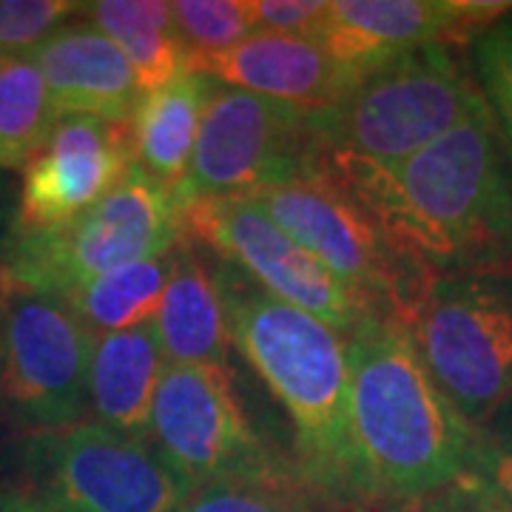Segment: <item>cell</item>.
Instances as JSON below:
<instances>
[{
    "label": "cell",
    "mask_w": 512,
    "mask_h": 512,
    "mask_svg": "<svg viewBox=\"0 0 512 512\" xmlns=\"http://www.w3.org/2000/svg\"><path fill=\"white\" fill-rule=\"evenodd\" d=\"M333 174L430 276L512 274V146L487 103L404 163Z\"/></svg>",
    "instance_id": "1"
},
{
    "label": "cell",
    "mask_w": 512,
    "mask_h": 512,
    "mask_svg": "<svg viewBox=\"0 0 512 512\" xmlns=\"http://www.w3.org/2000/svg\"><path fill=\"white\" fill-rule=\"evenodd\" d=\"M231 348L254 367L293 427V470L330 512H370L350 427L348 342L217 259Z\"/></svg>",
    "instance_id": "2"
},
{
    "label": "cell",
    "mask_w": 512,
    "mask_h": 512,
    "mask_svg": "<svg viewBox=\"0 0 512 512\" xmlns=\"http://www.w3.org/2000/svg\"><path fill=\"white\" fill-rule=\"evenodd\" d=\"M345 342L350 427L367 510H410L467 476L473 427L427 373L407 322L373 316Z\"/></svg>",
    "instance_id": "3"
},
{
    "label": "cell",
    "mask_w": 512,
    "mask_h": 512,
    "mask_svg": "<svg viewBox=\"0 0 512 512\" xmlns=\"http://www.w3.org/2000/svg\"><path fill=\"white\" fill-rule=\"evenodd\" d=\"M484 109L470 60L430 43L359 77L339 106L316 114L330 171L393 168Z\"/></svg>",
    "instance_id": "4"
},
{
    "label": "cell",
    "mask_w": 512,
    "mask_h": 512,
    "mask_svg": "<svg viewBox=\"0 0 512 512\" xmlns=\"http://www.w3.org/2000/svg\"><path fill=\"white\" fill-rule=\"evenodd\" d=\"M185 242L174 191L140 165L86 214L46 231L9 234L0 251V288L66 296L97 276L154 259Z\"/></svg>",
    "instance_id": "5"
},
{
    "label": "cell",
    "mask_w": 512,
    "mask_h": 512,
    "mask_svg": "<svg viewBox=\"0 0 512 512\" xmlns=\"http://www.w3.org/2000/svg\"><path fill=\"white\" fill-rule=\"evenodd\" d=\"M407 328L473 430L512 407V274L433 276Z\"/></svg>",
    "instance_id": "6"
},
{
    "label": "cell",
    "mask_w": 512,
    "mask_h": 512,
    "mask_svg": "<svg viewBox=\"0 0 512 512\" xmlns=\"http://www.w3.org/2000/svg\"><path fill=\"white\" fill-rule=\"evenodd\" d=\"M328 171L316 114L220 83L202 114L174 200L183 211L197 200L248 197L262 188L319 180Z\"/></svg>",
    "instance_id": "7"
},
{
    "label": "cell",
    "mask_w": 512,
    "mask_h": 512,
    "mask_svg": "<svg viewBox=\"0 0 512 512\" xmlns=\"http://www.w3.org/2000/svg\"><path fill=\"white\" fill-rule=\"evenodd\" d=\"M245 200L262 208L345 288L382 313L407 322L433 279L333 171L308 183L262 188Z\"/></svg>",
    "instance_id": "8"
},
{
    "label": "cell",
    "mask_w": 512,
    "mask_h": 512,
    "mask_svg": "<svg viewBox=\"0 0 512 512\" xmlns=\"http://www.w3.org/2000/svg\"><path fill=\"white\" fill-rule=\"evenodd\" d=\"M151 444L191 487L211 481L302 487L293 461L279 456L242 410L231 367H165L151 410Z\"/></svg>",
    "instance_id": "9"
},
{
    "label": "cell",
    "mask_w": 512,
    "mask_h": 512,
    "mask_svg": "<svg viewBox=\"0 0 512 512\" xmlns=\"http://www.w3.org/2000/svg\"><path fill=\"white\" fill-rule=\"evenodd\" d=\"M29 487L60 512H174L191 493L151 441L97 421L35 433L26 450Z\"/></svg>",
    "instance_id": "10"
},
{
    "label": "cell",
    "mask_w": 512,
    "mask_h": 512,
    "mask_svg": "<svg viewBox=\"0 0 512 512\" xmlns=\"http://www.w3.org/2000/svg\"><path fill=\"white\" fill-rule=\"evenodd\" d=\"M94 342L66 299L0 288V393L9 410L37 433L86 421Z\"/></svg>",
    "instance_id": "11"
},
{
    "label": "cell",
    "mask_w": 512,
    "mask_h": 512,
    "mask_svg": "<svg viewBox=\"0 0 512 512\" xmlns=\"http://www.w3.org/2000/svg\"><path fill=\"white\" fill-rule=\"evenodd\" d=\"M183 231L214 259L234 265L262 291L319 319L342 339L356 333L367 319L384 316L359 293L345 288L311 251L245 197L185 205Z\"/></svg>",
    "instance_id": "12"
},
{
    "label": "cell",
    "mask_w": 512,
    "mask_h": 512,
    "mask_svg": "<svg viewBox=\"0 0 512 512\" xmlns=\"http://www.w3.org/2000/svg\"><path fill=\"white\" fill-rule=\"evenodd\" d=\"M137 165L131 126L97 117H60L20 171L12 228L46 231L86 214Z\"/></svg>",
    "instance_id": "13"
},
{
    "label": "cell",
    "mask_w": 512,
    "mask_h": 512,
    "mask_svg": "<svg viewBox=\"0 0 512 512\" xmlns=\"http://www.w3.org/2000/svg\"><path fill=\"white\" fill-rule=\"evenodd\" d=\"M493 0H330L313 40L359 77L430 43L464 46L507 18Z\"/></svg>",
    "instance_id": "14"
},
{
    "label": "cell",
    "mask_w": 512,
    "mask_h": 512,
    "mask_svg": "<svg viewBox=\"0 0 512 512\" xmlns=\"http://www.w3.org/2000/svg\"><path fill=\"white\" fill-rule=\"evenodd\" d=\"M194 72L211 74L222 86L259 94L308 114H325L359 83L313 37L251 35Z\"/></svg>",
    "instance_id": "15"
},
{
    "label": "cell",
    "mask_w": 512,
    "mask_h": 512,
    "mask_svg": "<svg viewBox=\"0 0 512 512\" xmlns=\"http://www.w3.org/2000/svg\"><path fill=\"white\" fill-rule=\"evenodd\" d=\"M32 60L46 80L57 117L80 114L131 126L143 100L137 74L126 55L89 20L60 26L32 52Z\"/></svg>",
    "instance_id": "16"
},
{
    "label": "cell",
    "mask_w": 512,
    "mask_h": 512,
    "mask_svg": "<svg viewBox=\"0 0 512 512\" xmlns=\"http://www.w3.org/2000/svg\"><path fill=\"white\" fill-rule=\"evenodd\" d=\"M163 348L151 322L97 336L89 367V413L128 439L151 441V410L163 379Z\"/></svg>",
    "instance_id": "17"
},
{
    "label": "cell",
    "mask_w": 512,
    "mask_h": 512,
    "mask_svg": "<svg viewBox=\"0 0 512 512\" xmlns=\"http://www.w3.org/2000/svg\"><path fill=\"white\" fill-rule=\"evenodd\" d=\"M151 328L168 365L228 367L231 336L217 279V259L208 262L194 245H180L177 268L165 285Z\"/></svg>",
    "instance_id": "18"
},
{
    "label": "cell",
    "mask_w": 512,
    "mask_h": 512,
    "mask_svg": "<svg viewBox=\"0 0 512 512\" xmlns=\"http://www.w3.org/2000/svg\"><path fill=\"white\" fill-rule=\"evenodd\" d=\"M217 86L220 83L211 74L191 69L163 89L143 94L131 117L134 160L171 191L183 183L200 137L202 114Z\"/></svg>",
    "instance_id": "19"
},
{
    "label": "cell",
    "mask_w": 512,
    "mask_h": 512,
    "mask_svg": "<svg viewBox=\"0 0 512 512\" xmlns=\"http://www.w3.org/2000/svg\"><path fill=\"white\" fill-rule=\"evenodd\" d=\"M83 20L126 55L143 94L191 72V57L165 0H94L86 3Z\"/></svg>",
    "instance_id": "20"
},
{
    "label": "cell",
    "mask_w": 512,
    "mask_h": 512,
    "mask_svg": "<svg viewBox=\"0 0 512 512\" xmlns=\"http://www.w3.org/2000/svg\"><path fill=\"white\" fill-rule=\"evenodd\" d=\"M177 256H180V245L163 256L114 268L60 299H66V305L97 336L140 328L154 319L165 285L177 268Z\"/></svg>",
    "instance_id": "21"
},
{
    "label": "cell",
    "mask_w": 512,
    "mask_h": 512,
    "mask_svg": "<svg viewBox=\"0 0 512 512\" xmlns=\"http://www.w3.org/2000/svg\"><path fill=\"white\" fill-rule=\"evenodd\" d=\"M60 120L32 55L0 60V171H23Z\"/></svg>",
    "instance_id": "22"
},
{
    "label": "cell",
    "mask_w": 512,
    "mask_h": 512,
    "mask_svg": "<svg viewBox=\"0 0 512 512\" xmlns=\"http://www.w3.org/2000/svg\"><path fill=\"white\" fill-rule=\"evenodd\" d=\"M171 15L191 57V69L254 35L248 0H174Z\"/></svg>",
    "instance_id": "23"
},
{
    "label": "cell",
    "mask_w": 512,
    "mask_h": 512,
    "mask_svg": "<svg viewBox=\"0 0 512 512\" xmlns=\"http://www.w3.org/2000/svg\"><path fill=\"white\" fill-rule=\"evenodd\" d=\"M174 512H330L299 484L211 481L191 487Z\"/></svg>",
    "instance_id": "24"
},
{
    "label": "cell",
    "mask_w": 512,
    "mask_h": 512,
    "mask_svg": "<svg viewBox=\"0 0 512 512\" xmlns=\"http://www.w3.org/2000/svg\"><path fill=\"white\" fill-rule=\"evenodd\" d=\"M470 66L487 109L512 146V12L470 43Z\"/></svg>",
    "instance_id": "25"
},
{
    "label": "cell",
    "mask_w": 512,
    "mask_h": 512,
    "mask_svg": "<svg viewBox=\"0 0 512 512\" xmlns=\"http://www.w3.org/2000/svg\"><path fill=\"white\" fill-rule=\"evenodd\" d=\"M83 12L77 0H0V55H32Z\"/></svg>",
    "instance_id": "26"
},
{
    "label": "cell",
    "mask_w": 512,
    "mask_h": 512,
    "mask_svg": "<svg viewBox=\"0 0 512 512\" xmlns=\"http://www.w3.org/2000/svg\"><path fill=\"white\" fill-rule=\"evenodd\" d=\"M467 476L481 481L498 504L512 512V407L495 413L473 430V456Z\"/></svg>",
    "instance_id": "27"
},
{
    "label": "cell",
    "mask_w": 512,
    "mask_h": 512,
    "mask_svg": "<svg viewBox=\"0 0 512 512\" xmlns=\"http://www.w3.org/2000/svg\"><path fill=\"white\" fill-rule=\"evenodd\" d=\"M254 35L313 37L328 15V0H248Z\"/></svg>",
    "instance_id": "28"
},
{
    "label": "cell",
    "mask_w": 512,
    "mask_h": 512,
    "mask_svg": "<svg viewBox=\"0 0 512 512\" xmlns=\"http://www.w3.org/2000/svg\"><path fill=\"white\" fill-rule=\"evenodd\" d=\"M404 512H507L481 481L473 476H461L453 484H447L439 493L421 498Z\"/></svg>",
    "instance_id": "29"
},
{
    "label": "cell",
    "mask_w": 512,
    "mask_h": 512,
    "mask_svg": "<svg viewBox=\"0 0 512 512\" xmlns=\"http://www.w3.org/2000/svg\"><path fill=\"white\" fill-rule=\"evenodd\" d=\"M0 512H60L26 487H0Z\"/></svg>",
    "instance_id": "30"
},
{
    "label": "cell",
    "mask_w": 512,
    "mask_h": 512,
    "mask_svg": "<svg viewBox=\"0 0 512 512\" xmlns=\"http://www.w3.org/2000/svg\"><path fill=\"white\" fill-rule=\"evenodd\" d=\"M0 174H3V171H0ZM9 225H12V222H6V217H3V183H0V251H3L6 234H9Z\"/></svg>",
    "instance_id": "31"
},
{
    "label": "cell",
    "mask_w": 512,
    "mask_h": 512,
    "mask_svg": "<svg viewBox=\"0 0 512 512\" xmlns=\"http://www.w3.org/2000/svg\"><path fill=\"white\" fill-rule=\"evenodd\" d=\"M0 60H3V55H0Z\"/></svg>",
    "instance_id": "32"
}]
</instances>
